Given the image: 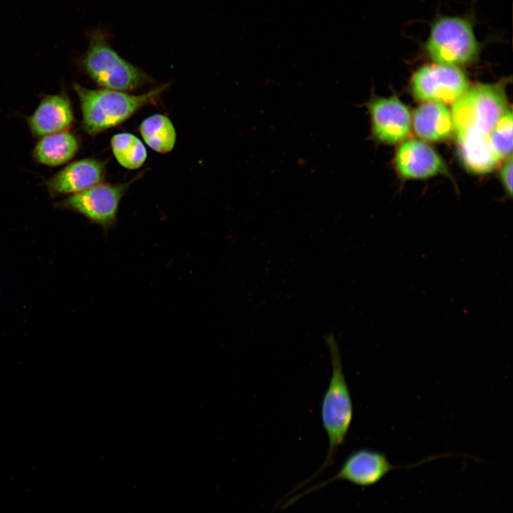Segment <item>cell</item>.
Masks as SVG:
<instances>
[{
	"label": "cell",
	"mask_w": 513,
	"mask_h": 513,
	"mask_svg": "<svg viewBox=\"0 0 513 513\" xmlns=\"http://www.w3.org/2000/svg\"><path fill=\"white\" fill-rule=\"evenodd\" d=\"M325 339L330 353L332 370L321 404V420L328 437V452L323 463L317 471L296 485L289 492V495L319 476L333 463L335 455L345 441L353 420V403L338 343L333 333L326 335Z\"/></svg>",
	"instance_id": "1"
},
{
	"label": "cell",
	"mask_w": 513,
	"mask_h": 513,
	"mask_svg": "<svg viewBox=\"0 0 513 513\" xmlns=\"http://www.w3.org/2000/svg\"><path fill=\"white\" fill-rule=\"evenodd\" d=\"M167 87V85H162L141 95H130L120 90H93L73 84L80 100L83 128L90 135L125 121L140 108L153 102Z\"/></svg>",
	"instance_id": "2"
},
{
	"label": "cell",
	"mask_w": 513,
	"mask_h": 513,
	"mask_svg": "<svg viewBox=\"0 0 513 513\" xmlns=\"http://www.w3.org/2000/svg\"><path fill=\"white\" fill-rule=\"evenodd\" d=\"M507 110V100L502 86L479 84L468 88L452 105L457 139L487 135Z\"/></svg>",
	"instance_id": "3"
},
{
	"label": "cell",
	"mask_w": 513,
	"mask_h": 513,
	"mask_svg": "<svg viewBox=\"0 0 513 513\" xmlns=\"http://www.w3.org/2000/svg\"><path fill=\"white\" fill-rule=\"evenodd\" d=\"M425 48L437 64L457 66L472 61L480 50L472 19L458 16L437 17L430 24Z\"/></svg>",
	"instance_id": "4"
},
{
	"label": "cell",
	"mask_w": 513,
	"mask_h": 513,
	"mask_svg": "<svg viewBox=\"0 0 513 513\" xmlns=\"http://www.w3.org/2000/svg\"><path fill=\"white\" fill-rule=\"evenodd\" d=\"M108 36L100 28L88 33V48L82 62L86 73L105 89L123 91L137 88L145 79L142 72L111 47Z\"/></svg>",
	"instance_id": "5"
},
{
	"label": "cell",
	"mask_w": 513,
	"mask_h": 513,
	"mask_svg": "<svg viewBox=\"0 0 513 513\" xmlns=\"http://www.w3.org/2000/svg\"><path fill=\"white\" fill-rule=\"evenodd\" d=\"M440 456L428 457L414 464L399 466L392 464L383 452L366 447L359 448L346 457L336 474L332 477L284 499L281 502V507L286 508L303 496L338 480L346 481L363 488L371 487L379 483L392 470L415 468Z\"/></svg>",
	"instance_id": "6"
},
{
	"label": "cell",
	"mask_w": 513,
	"mask_h": 513,
	"mask_svg": "<svg viewBox=\"0 0 513 513\" xmlns=\"http://www.w3.org/2000/svg\"><path fill=\"white\" fill-rule=\"evenodd\" d=\"M129 185L99 183L69 195L56 203V206L78 212L104 229H109L117 222L120 202Z\"/></svg>",
	"instance_id": "7"
},
{
	"label": "cell",
	"mask_w": 513,
	"mask_h": 513,
	"mask_svg": "<svg viewBox=\"0 0 513 513\" xmlns=\"http://www.w3.org/2000/svg\"><path fill=\"white\" fill-rule=\"evenodd\" d=\"M411 88L420 100L453 103L469 88V83L465 73L456 66L435 63L415 72Z\"/></svg>",
	"instance_id": "8"
},
{
	"label": "cell",
	"mask_w": 513,
	"mask_h": 513,
	"mask_svg": "<svg viewBox=\"0 0 513 513\" xmlns=\"http://www.w3.org/2000/svg\"><path fill=\"white\" fill-rule=\"evenodd\" d=\"M373 133L378 140L395 144L410 133L411 115L407 107L394 98H377L368 105Z\"/></svg>",
	"instance_id": "9"
},
{
	"label": "cell",
	"mask_w": 513,
	"mask_h": 513,
	"mask_svg": "<svg viewBox=\"0 0 513 513\" xmlns=\"http://www.w3.org/2000/svg\"><path fill=\"white\" fill-rule=\"evenodd\" d=\"M105 174L103 162L83 159L63 167L46 181V186L51 197L71 195L101 183Z\"/></svg>",
	"instance_id": "10"
},
{
	"label": "cell",
	"mask_w": 513,
	"mask_h": 513,
	"mask_svg": "<svg viewBox=\"0 0 513 513\" xmlns=\"http://www.w3.org/2000/svg\"><path fill=\"white\" fill-rule=\"evenodd\" d=\"M395 164L404 179H426L447 173L437 153L427 143L417 140L406 141L400 145Z\"/></svg>",
	"instance_id": "11"
},
{
	"label": "cell",
	"mask_w": 513,
	"mask_h": 513,
	"mask_svg": "<svg viewBox=\"0 0 513 513\" xmlns=\"http://www.w3.org/2000/svg\"><path fill=\"white\" fill-rule=\"evenodd\" d=\"M73 121V113L68 97L63 94L45 96L28 118L31 131L37 136L66 131Z\"/></svg>",
	"instance_id": "12"
},
{
	"label": "cell",
	"mask_w": 513,
	"mask_h": 513,
	"mask_svg": "<svg viewBox=\"0 0 513 513\" xmlns=\"http://www.w3.org/2000/svg\"><path fill=\"white\" fill-rule=\"evenodd\" d=\"M413 127L418 136L429 141L445 140L454 131L451 112L435 102H426L415 110Z\"/></svg>",
	"instance_id": "13"
},
{
	"label": "cell",
	"mask_w": 513,
	"mask_h": 513,
	"mask_svg": "<svg viewBox=\"0 0 513 513\" xmlns=\"http://www.w3.org/2000/svg\"><path fill=\"white\" fill-rule=\"evenodd\" d=\"M77 138L71 133L62 131L42 136L33 151L34 160L42 165L56 167L71 160L78 150Z\"/></svg>",
	"instance_id": "14"
},
{
	"label": "cell",
	"mask_w": 513,
	"mask_h": 513,
	"mask_svg": "<svg viewBox=\"0 0 513 513\" xmlns=\"http://www.w3.org/2000/svg\"><path fill=\"white\" fill-rule=\"evenodd\" d=\"M462 160L469 171L486 174L492 171L499 162L487 135H471L457 139Z\"/></svg>",
	"instance_id": "15"
},
{
	"label": "cell",
	"mask_w": 513,
	"mask_h": 513,
	"mask_svg": "<svg viewBox=\"0 0 513 513\" xmlns=\"http://www.w3.org/2000/svg\"><path fill=\"white\" fill-rule=\"evenodd\" d=\"M140 134L146 144L160 153L171 151L176 142V131L170 119L162 114L152 115L140 125Z\"/></svg>",
	"instance_id": "16"
},
{
	"label": "cell",
	"mask_w": 513,
	"mask_h": 513,
	"mask_svg": "<svg viewBox=\"0 0 513 513\" xmlns=\"http://www.w3.org/2000/svg\"><path fill=\"white\" fill-rule=\"evenodd\" d=\"M111 147L117 161L127 169L140 167L147 158V150L142 142L131 133H121L113 135Z\"/></svg>",
	"instance_id": "17"
},
{
	"label": "cell",
	"mask_w": 513,
	"mask_h": 513,
	"mask_svg": "<svg viewBox=\"0 0 513 513\" xmlns=\"http://www.w3.org/2000/svg\"><path fill=\"white\" fill-rule=\"evenodd\" d=\"M487 139L498 160L512 152V113L507 109L487 135Z\"/></svg>",
	"instance_id": "18"
},
{
	"label": "cell",
	"mask_w": 513,
	"mask_h": 513,
	"mask_svg": "<svg viewBox=\"0 0 513 513\" xmlns=\"http://www.w3.org/2000/svg\"><path fill=\"white\" fill-rule=\"evenodd\" d=\"M512 155L507 157V160L502 165L499 177L503 187L509 197L512 195Z\"/></svg>",
	"instance_id": "19"
}]
</instances>
